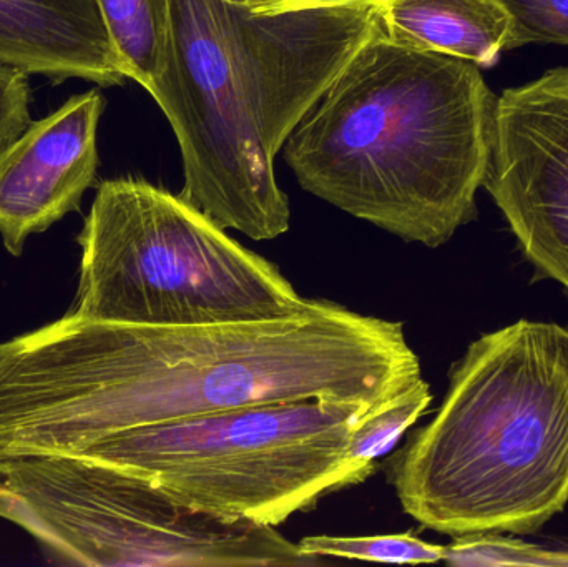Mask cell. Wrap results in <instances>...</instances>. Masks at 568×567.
Returning <instances> with one entry per match:
<instances>
[{"label":"cell","instance_id":"3957f363","mask_svg":"<svg viewBox=\"0 0 568 567\" xmlns=\"http://www.w3.org/2000/svg\"><path fill=\"white\" fill-rule=\"evenodd\" d=\"M497 97L476 63L377 30L284 142L301 189L439 249L477 219Z\"/></svg>","mask_w":568,"mask_h":567},{"label":"cell","instance_id":"30bf717a","mask_svg":"<svg viewBox=\"0 0 568 567\" xmlns=\"http://www.w3.org/2000/svg\"><path fill=\"white\" fill-rule=\"evenodd\" d=\"M0 63L100 87L126 80L97 0H0Z\"/></svg>","mask_w":568,"mask_h":567},{"label":"cell","instance_id":"8992f818","mask_svg":"<svg viewBox=\"0 0 568 567\" xmlns=\"http://www.w3.org/2000/svg\"><path fill=\"white\" fill-rule=\"evenodd\" d=\"M371 409L317 398L245 406L113 433L70 455L145 476L199 512L276 528L373 476L349 458Z\"/></svg>","mask_w":568,"mask_h":567},{"label":"cell","instance_id":"4fadbf2b","mask_svg":"<svg viewBox=\"0 0 568 567\" xmlns=\"http://www.w3.org/2000/svg\"><path fill=\"white\" fill-rule=\"evenodd\" d=\"M433 403L429 383L417 379L393 398L363 416L349 442V458L354 465L373 475L376 462L386 455L397 439L426 415Z\"/></svg>","mask_w":568,"mask_h":567},{"label":"cell","instance_id":"7c38bea8","mask_svg":"<svg viewBox=\"0 0 568 567\" xmlns=\"http://www.w3.org/2000/svg\"><path fill=\"white\" fill-rule=\"evenodd\" d=\"M126 80L155 95L169 65V0H97Z\"/></svg>","mask_w":568,"mask_h":567},{"label":"cell","instance_id":"277c9868","mask_svg":"<svg viewBox=\"0 0 568 567\" xmlns=\"http://www.w3.org/2000/svg\"><path fill=\"white\" fill-rule=\"evenodd\" d=\"M404 512L440 535L529 536L568 505V328L517 320L467 346L436 416L390 463Z\"/></svg>","mask_w":568,"mask_h":567},{"label":"cell","instance_id":"8fae6325","mask_svg":"<svg viewBox=\"0 0 568 567\" xmlns=\"http://www.w3.org/2000/svg\"><path fill=\"white\" fill-rule=\"evenodd\" d=\"M381 32L410 49L493 67L509 50L513 22L500 0H386Z\"/></svg>","mask_w":568,"mask_h":567},{"label":"cell","instance_id":"5b68a950","mask_svg":"<svg viewBox=\"0 0 568 567\" xmlns=\"http://www.w3.org/2000/svg\"><path fill=\"white\" fill-rule=\"evenodd\" d=\"M79 243L73 312L85 318L220 325L284 318L307 303L278 266L182 196L143 179L100 183Z\"/></svg>","mask_w":568,"mask_h":567},{"label":"cell","instance_id":"ba28073f","mask_svg":"<svg viewBox=\"0 0 568 567\" xmlns=\"http://www.w3.org/2000/svg\"><path fill=\"white\" fill-rule=\"evenodd\" d=\"M484 189L536 279L568 293V67L497 97Z\"/></svg>","mask_w":568,"mask_h":567},{"label":"cell","instance_id":"2e32d148","mask_svg":"<svg viewBox=\"0 0 568 567\" xmlns=\"http://www.w3.org/2000/svg\"><path fill=\"white\" fill-rule=\"evenodd\" d=\"M510 16L509 50L529 43L568 45V0H500Z\"/></svg>","mask_w":568,"mask_h":567},{"label":"cell","instance_id":"5bb4252c","mask_svg":"<svg viewBox=\"0 0 568 567\" xmlns=\"http://www.w3.org/2000/svg\"><path fill=\"white\" fill-rule=\"evenodd\" d=\"M306 558L357 559L386 565H430L444 559V546L414 536H307L297 543Z\"/></svg>","mask_w":568,"mask_h":567},{"label":"cell","instance_id":"ac0fdd59","mask_svg":"<svg viewBox=\"0 0 568 567\" xmlns=\"http://www.w3.org/2000/svg\"><path fill=\"white\" fill-rule=\"evenodd\" d=\"M255 13H280L291 10L321 9L339 6H383L386 0H229Z\"/></svg>","mask_w":568,"mask_h":567},{"label":"cell","instance_id":"9a60e30c","mask_svg":"<svg viewBox=\"0 0 568 567\" xmlns=\"http://www.w3.org/2000/svg\"><path fill=\"white\" fill-rule=\"evenodd\" d=\"M444 563L450 566L568 567V549L550 551L506 533L456 536L444 546Z\"/></svg>","mask_w":568,"mask_h":567},{"label":"cell","instance_id":"52a82bcc","mask_svg":"<svg viewBox=\"0 0 568 567\" xmlns=\"http://www.w3.org/2000/svg\"><path fill=\"white\" fill-rule=\"evenodd\" d=\"M0 518L67 565H323L301 555L275 526L199 512L145 476L77 455L0 462Z\"/></svg>","mask_w":568,"mask_h":567},{"label":"cell","instance_id":"6da1fadb","mask_svg":"<svg viewBox=\"0 0 568 567\" xmlns=\"http://www.w3.org/2000/svg\"><path fill=\"white\" fill-rule=\"evenodd\" d=\"M423 378L403 323L307 300L263 322L143 326L70 312L0 343V462L268 403L376 408Z\"/></svg>","mask_w":568,"mask_h":567},{"label":"cell","instance_id":"7a4b0ae2","mask_svg":"<svg viewBox=\"0 0 568 567\" xmlns=\"http://www.w3.org/2000/svg\"><path fill=\"white\" fill-rule=\"evenodd\" d=\"M170 55L155 95L182 152L180 196L225 230H290L275 159L354 53L373 6L255 13L229 0H169Z\"/></svg>","mask_w":568,"mask_h":567},{"label":"cell","instance_id":"9c48e42d","mask_svg":"<svg viewBox=\"0 0 568 567\" xmlns=\"http://www.w3.org/2000/svg\"><path fill=\"white\" fill-rule=\"evenodd\" d=\"M99 89L70 97L0 152V236L19 256L30 235L80 209L99 170Z\"/></svg>","mask_w":568,"mask_h":567},{"label":"cell","instance_id":"e0dca14e","mask_svg":"<svg viewBox=\"0 0 568 567\" xmlns=\"http://www.w3.org/2000/svg\"><path fill=\"white\" fill-rule=\"evenodd\" d=\"M29 73L0 63V152L30 125Z\"/></svg>","mask_w":568,"mask_h":567}]
</instances>
